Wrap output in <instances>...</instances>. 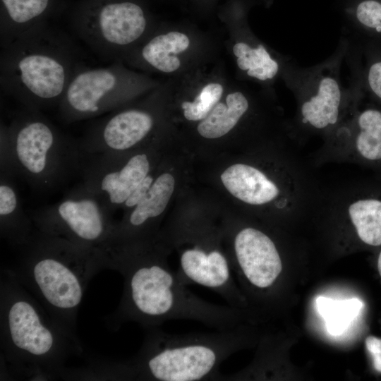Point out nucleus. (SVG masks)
<instances>
[{"instance_id": "a211bd4d", "label": "nucleus", "mask_w": 381, "mask_h": 381, "mask_svg": "<svg viewBox=\"0 0 381 381\" xmlns=\"http://www.w3.org/2000/svg\"><path fill=\"white\" fill-rule=\"evenodd\" d=\"M190 44L188 37L178 31L156 34L134 48L121 60L142 64L163 73L176 71L181 61L177 54L186 51Z\"/></svg>"}, {"instance_id": "b1692460", "label": "nucleus", "mask_w": 381, "mask_h": 381, "mask_svg": "<svg viewBox=\"0 0 381 381\" xmlns=\"http://www.w3.org/2000/svg\"><path fill=\"white\" fill-rule=\"evenodd\" d=\"M155 179L150 172L127 198L122 207L129 210L135 207L146 195Z\"/></svg>"}, {"instance_id": "4be33fe9", "label": "nucleus", "mask_w": 381, "mask_h": 381, "mask_svg": "<svg viewBox=\"0 0 381 381\" xmlns=\"http://www.w3.org/2000/svg\"><path fill=\"white\" fill-rule=\"evenodd\" d=\"M341 10L347 27H363L381 33L380 1L343 0Z\"/></svg>"}, {"instance_id": "ddd939ff", "label": "nucleus", "mask_w": 381, "mask_h": 381, "mask_svg": "<svg viewBox=\"0 0 381 381\" xmlns=\"http://www.w3.org/2000/svg\"><path fill=\"white\" fill-rule=\"evenodd\" d=\"M127 153L83 155L82 183L111 214L123 206L151 170L147 153Z\"/></svg>"}, {"instance_id": "39448f33", "label": "nucleus", "mask_w": 381, "mask_h": 381, "mask_svg": "<svg viewBox=\"0 0 381 381\" xmlns=\"http://www.w3.org/2000/svg\"><path fill=\"white\" fill-rule=\"evenodd\" d=\"M210 333L169 334L147 329L133 358L111 362L113 380L154 381L223 380L221 363L243 345L237 328Z\"/></svg>"}, {"instance_id": "a878e982", "label": "nucleus", "mask_w": 381, "mask_h": 381, "mask_svg": "<svg viewBox=\"0 0 381 381\" xmlns=\"http://www.w3.org/2000/svg\"><path fill=\"white\" fill-rule=\"evenodd\" d=\"M365 344L371 356L374 368L381 373V339L368 336L365 339Z\"/></svg>"}, {"instance_id": "f3484780", "label": "nucleus", "mask_w": 381, "mask_h": 381, "mask_svg": "<svg viewBox=\"0 0 381 381\" xmlns=\"http://www.w3.org/2000/svg\"><path fill=\"white\" fill-rule=\"evenodd\" d=\"M61 0H0V44L16 38L49 18Z\"/></svg>"}, {"instance_id": "2eb2a0df", "label": "nucleus", "mask_w": 381, "mask_h": 381, "mask_svg": "<svg viewBox=\"0 0 381 381\" xmlns=\"http://www.w3.org/2000/svg\"><path fill=\"white\" fill-rule=\"evenodd\" d=\"M231 267L242 283L253 289H270L282 273L281 254L272 237L254 226L243 227L234 235Z\"/></svg>"}, {"instance_id": "393cba45", "label": "nucleus", "mask_w": 381, "mask_h": 381, "mask_svg": "<svg viewBox=\"0 0 381 381\" xmlns=\"http://www.w3.org/2000/svg\"><path fill=\"white\" fill-rule=\"evenodd\" d=\"M365 78L371 92L381 99V61H374L369 66Z\"/></svg>"}, {"instance_id": "412c9836", "label": "nucleus", "mask_w": 381, "mask_h": 381, "mask_svg": "<svg viewBox=\"0 0 381 381\" xmlns=\"http://www.w3.org/2000/svg\"><path fill=\"white\" fill-rule=\"evenodd\" d=\"M316 308L325 321L329 334L337 336L343 334L363 307L358 298L334 300L320 296L315 300Z\"/></svg>"}, {"instance_id": "aec40b11", "label": "nucleus", "mask_w": 381, "mask_h": 381, "mask_svg": "<svg viewBox=\"0 0 381 381\" xmlns=\"http://www.w3.org/2000/svg\"><path fill=\"white\" fill-rule=\"evenodd\" d=\"M236 64L246 75L261 83H271L282 75L286 57L273 56L263 44L254 47L244 41L233 47Z\"/></svg>"}, {"instance_id": "f8f14e48", "label": "nucleus", "mask_w": 381, "mask_h": 381, "mask_svg": "<svg viewBox=\"0 0 381 381\" xmlns=\"http://www.w3.org/2000/svg\"><path fill=\"white\" fill-rule=\"evenodd\" d=\"M359 102L346 120L309 158L315 168L327 163L381 164V111L359 109Z\"/></svg>"}, {"instance_id": "5701e85b", "label": "nucleus", "mask_w": 381, "mask_h": 381, "mask_svg": "<svg viewBox=\"0 0 381 381\" xmlns=\"http://www.w3.org/2000/svg\"><path fill=\"white\" fill-rule=\"evenodd\" d=\"M223 92L224 87L220 83H207L193 101L182 103L184 117L188 121H202L219 102Z\"/></svg>"}, {"instance_id": "0eeeda50", "label": "nucleus", "mask_w": 381, "mask_h": 381, "mask_svg": "<svg viewBox=\"0 0 381 381\" xmlns=\"http://www.w3.org/2000/svg\"><path fill=\"white\" fill-rule=\"evenodd\" d=\"M348 47L349 38L342 35L334 52L315 65L303 67L286 59L281 78L295 98L296 111L289 124L291 138L298 146L311 137L322 140L331 134L359 102L356 84L345 87L341 80Z\"/></svg>"}, {"instance_id": "f03ea898", "label": "nucleus", "mask_w": 381, "mask_h": 381, "mask_svg": "<svg viewBox=\"0 0 381 381\" xmlns=\"http://www.w3.org/2000/svg\"><path fill=\"white\" fill-rule=\"evenodd\" d=\"M80 64L70 37L40 24L1 45V90L30 109L58 107Z\"/></svg>"}, {"instance_id": "dca6fc26", "label": "nucleus", "mask_w": 381, "mask_h": 381, "mask_svg": "<svg viewBox=\"0 0 381 381\" xmlns=\"http://www.w3.org/2000/svg\"><path fill=\"white\" fill-rule=\"evenodd\" d=\"M13 176L1 171L0 231L1 237L11 246L21 249L33 239L36 229L31 217L23 210Z\"/></svg>"}, {"instance_id": "6ab92c4d", "label": "nucleus", "mask_w": 381, "mask_h": 381, "mask_svg": "<svg viewBox=\"0 0 381 381\" xmlns=\"http://www.w3.org/2000/svg\"><path fill=\"white\" fill-rule=\"evenodd\" d=\"M253 99L242 91L229 93L198 126L199 134L208 139L220 138L231 131L253 108Z\"/></svg>"}, {"instance_id": "1a4fd4ad", "label": "nucleus", "mask_w": 381, "mask_h": 381, "mask_svg": "<svg viewBox=\"0 0 381 381\" xmlns=\"http://www.w3.org/2000/svg\"><path fill=\"white\" fill-rule=\"evenodd\" d=\"M76 36L98 56L119 60L145 37L143 8L129 0H80L71 15Z\"/></svg>"}, {"instance_id": "20e7f679", "label": "nucleus", "mask_w": 381, "mask_h": 381, "mask_svg": "<svg viewBox=\"0 0 381 381\" xmlns=\"http://www.w3.org/2000/svg\"><path fill=\"white\" fill-rule=\"evenodd\" d=\"M1 347L13 370L30 378L64 377V363L81 350L46 315L12 271H4L0 288Z\"/></svg>"}, {"instance_id": "6e6552de", "label": "nucleus", "mask_w": 381, "mask_h": 381, "mask_svg": "<svg viewBox=\"0 0 381 381\" xmlns=\"http://www.w3.org/2000/svg\"><path fill=\"white\" fill-rule=\"evenodd\" d=\"M221 180L228 191L244 203L272 205L277 212L291 219L309 214L317 190L315 174L300 155L276 176L256 166L238 163L228 167Z\"/></svg>"}, {"instance_id": "bb28decb", "label": "nucleus", "mask_w": 381, "mask_h": 381, "mask_svg": "<svg viewBox=\"0 0 381 381\" xmlns=\"http://www.w3.org/2000/svg\"><path fill=\"white\" fill-rule=\"evenodd\" d=\"M377 269H378L379 274L381 277V251L379 254L378 259H377Z\"/></svg>"}, {"instance_id": "9b49d317", "label": "nucleus", "mask_w": 381, "mask_h": 381, "mask_svg": "<svg viewBox=\"0 0 381 381\" xmlns=\"http://www.w3.org/2000/svg\"><path fill=\"white\" fill-rule=\"evenodd\" d=\"M111 215L102 201L82 183L59 202L36 210L30 217L37 231L97 251L111 241L115 224Z\"/></svg>"}, {"instance_id": "9d476101", "label": "nucleus", "mask_w": 381, "mask_h": 381, "mask_svg": "<svg viewBox=\"0 0 381 381\" xmlns=\"http://www.w3.org/2000/svg\"><path fill=\"white\" fill-rule=\"evenodd\" d=\"M121 59L107 66L80 64L74 71L58 106L65 123L94 118L119 109L151 83L124 68Z\"/></svg>"}, {"instance_id": "f257e3e1", "label": "nucleus", "mask_w": 381, "mask_h": 381, "mask_svg": "<svg viewBox=\"0 0 381 381\" xmlns=\"http://www.w3.org/2000/svg\"><path fill=\"white\" fill-rule=\"evenodd\" d=\"M99 255L102 268L123 277L122 296L112 315L114 326L131 321L150 329L171 320H188L225 330L236 327L241 319L236 308L208 302L190 291L151 239L111 242Z\"/></svg>"}, {"instance_id": "423d86ee", "label": "nucleus", "mask_w": 381, "mask_h": 381, "mask_svg": "<svg viewBox=\"0 0 381 381\" xmlns=\"http://www.w3.org/2000/svg\"><path fill=\"white\" fill-rule=\"evenodd\" d=\"M83 161L78 140L59 130L41 111L23 107L1 123V171L22 176L39 190L54 189Z\"/></svg>"}, {"instance_id": "4468645a", "label": "nucleus", "mask_w": 381, "mask_h": 381, "mask_svg": "<svg viewBox=\"0 0 381 381\" xmlns=\"http://www.w3.org/2000/svg\"><path fill=\"white\" fill-rule=\"evenodd\" d=\"M354 182L323 184L314 214L346 222L361 242L381 245V193Z\"/></svg>"}, {"instance_id": "7ed1b4c3", "label": "nucleus", "mask_w": 381, "mask_h": 381, "mask_svg": "<svg viewBox=\"0 0 381 381\" xmlns=\"http://www.w3.org/2000/svg\"><path fill=\"white\" fill-rule=\"evenodd\" d=\"M21 250L12 272L37 296L56 325L78 341V308L89 281L102 269L97 251L37 231Z\"/></svg>"}]
</instances>
